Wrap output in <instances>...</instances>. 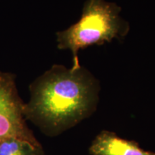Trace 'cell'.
I'll return each instance as SVG.
<instances>
[{"label":"cell","instance_id":"3957f363","mask_svg":"<svg viewBox=\"0 0 155 155\" xmlns=\"http://www.w3.org/2000/svg\"><path fill=\"white\" fill-rule=\"evenodd\" d=\"M23 107L24 102L18 94L15 75L0 71V141L15 138L41 148L27 124Z\"/></svg>","mask_w":155,"mask_h":155},{"label":"cell","instance_id":"277c9868","mask_svg":"<svg viewBox=\"0 0 155 155\" xmlns=\"http://www.w3.org/2000/svg\"><path fill=\"white\" fill-rule=\"evenodd\" d=\"M89 153L91 155H155L154 152L144 150L138 143L108 131H101L94 139Z\"/></svg>","mask_w":155,"mask_h":155},{"label":"cell","instance_id":"6da1fadb","mask_svg":"<svg viewBox=\"0 0 155 155\" xmlns=\"http://www.w3.org/2000/svg\"><path fill=\"white\" fill-rule=\"evenodd\" d=\"M98 81L84 67L54 65L30 86L24 103L26 120L49 137H56L88 117L96 109Z\"/></svg>","mask_w":155,"mask_h":155},{"label":"cell","instance_id":"5b68a950","mask_svg":"<svg viewBox=\"0 0 155 155\" xmlns=\"http://www.w3.org/2000/svg\"><path fill=\"white\" fill-rule=\"evenodd\" d=\"M42 150L28 141L9 138L0 141V155H38Z\"/></svg>","mask_w":155,"mask_h":155},{"label":"cell","instance_id":"8992f818","mask_svg":"<svg viewBox=\"0 0 155 155\" xmlns=\"http://www.w3.org/2000/svg\"><path fill=\"white\" fill-rule=\"evenodd\" d=\"M38 155H45V153L43 152V150H41L40 152L38 153Z\"/></svg>","mask_w":155,"mask_h":155},{"label":"cell","instance_id":"7a4b0ae2","mask_svg":"<svg viewBox=\"0 0 155 155\" xmlns=\"http://www.w3.org/2000/svg\"><path fill=\"white\" fill-rule=\"evenodd\" d=\"M121 8L106 0H86L81 18L66 30L58 32L60 50H69L73 55V70L79 68L78 51L92 45L121 39L129 31V25L120 16Z\"/></svg>","mask_w":155,"mask_h":155}]
</instances>
